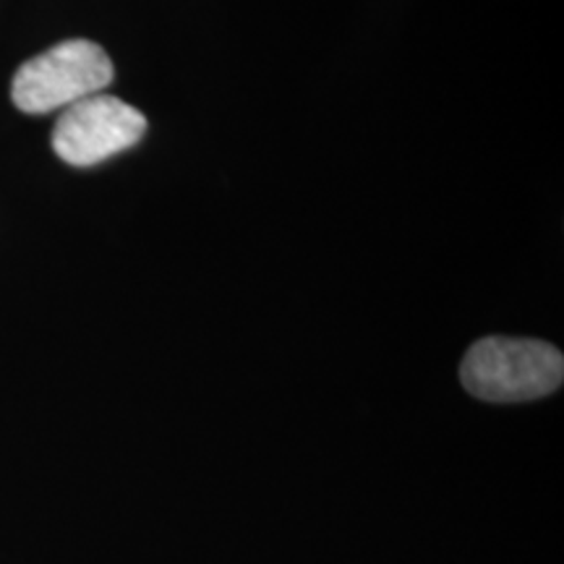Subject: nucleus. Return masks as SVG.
<instances>
[{
	"label": "nucleus",
	"instance_id": "f03ea898",
	"mask_svg": "<svg viewBox=\"0 0 564 564\" xmlns=\"http://www.w3.org/2000/svg\"><path fill=\"white\" fill-rule=\"evenodd\" d=\"M112 76L110 55L97 42L68 40L26 61L13 76L11 97L21 112L42 116L100 95Z\"/></svg>",
	"mask_w": 564,
	"mask_h": 564
},
{
	"label": "nucleus",
	"instance_id": "f257e3e1",
	"mask_svg": "<svg viewBox=\"0 0 564 564\" xmlns=\"http://www.w3.org/2000/svg\"><path fill=\"white\" fill-rule=\"evenodd\" d=\"M463 387L486 403H528L556 392L564 358L554 345L520 337H486L465 352Z\"/></svg>",
	"mask_w": 564,
	"mask_h": 564
},
{
	"label": "nucleus",
	"instance_id": "7ed1b4c3",
	"mask_svg": "<svg viewBox=\"0 0 564 564\" xmlns=\"http://www.w3.org/2000/svg\"><path fill=\"white\" fill-rule=\"evenodd\" d=\"M147 131V118L112 95H91L63 110L53 129V150L74 167H89L131 150Z\"/></svg>",
	"mask_w": 564,
	"mask_h": 564
}]
</instances>
